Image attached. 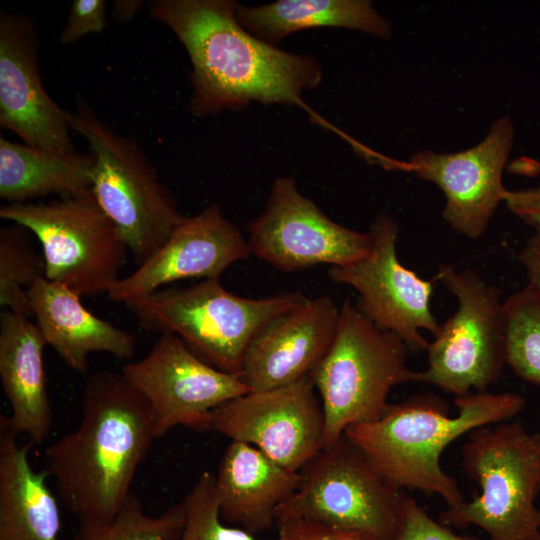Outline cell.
<instances>
[{"instance_id":"6da1fadb","label":"cell","mask_w":540,"mask_h":540,"mask_svg":"<svg viewBox=\"0 0 540 540\" xmlns=\"http://www.w3.org/2000/svg\"><path fill=\"white\" fill-rule=\"evenodd\" d=\"M231 0H156L150 15L168 26L189 55L196 116L239 110L251 102L297 105L311 120L334 129L304 103L302 94L322 79L310 54L281 50L249 33L236 18Z\"/></svg>"},{"instance_id":"7a4b0ae2","label":"cell","mask_w":540,"mask_h":540,"mask_svg":"<svg viewBox=\"0 0 540 540\" xmlns=\"http://www.w3.org/2000/svg\"><path fill=\"white\" fill-rule=\"evenodd\" d=\"M156 439L149 403L121 373L89 375L77 427L45 451L62 504L79 520H111Z\"/></svg>"},{"instance_id":"3957f363","label":"cell","mask_w":540,"mask_h":540,"mask_svg":"<svg viewBox=\"0 0 540 540\" xmlns=\"http://www.w3.org/2000/svg\"><path fill=\"white\" fill-rule=\"evenodd\" d=\"M457 414L432 393L391 404L377 420L350 426L344 436L393 487L440 496L448 508L466 500L454 477L441 466L446 447L473 429L511 420L525 398L515 392H474L455 397Z\"/></svg>"},{"instance_id":"277c9868","label":"cell","mask_w":540,"mask_h":540,"mask_svg":"<svg viewBox=\"0 0 540 540\" xmlns=\"http://www.w3.org/2000/svg\"><path fill=\"white\" fill-rule=\"evenodd\" d=\"M461 466L480 493L442 512V524L477 526L489 540H540V432L511 420L473 429Z\"/></svg>"},{"instance_id":"5b68a950","label":"cell","mask_w":540,"mask_h":540,"mask_svg":"<svg viewBox=\"0 0 540 540\" xmlns=\"http://www.w3.org/2000/svg\"><path fill=\"white\" fill-rule=\"evenodd\" d=\"M307 300L301 292L244 298L213 278L185 288H162L125 306L142 328L176 335L202 360L237 376L255 335Z\"/></svg>"},{"instance_id":"8992f818","label":"cell","mask_w":540,"mask_h":540,"mask_svg":"<svg viewBox=\"0 0 540 540\" xmlns=\"http://www.w3.org/2000/svg\"><path fill=\"white\" fill-rule=\"evenodd\" d=\"M409 349L395 334L368 319L351 300L340 307L335 339L310 377L321 400L324 447L337 443L353 425L379 419L390 407L391 390L419 382L408 365Z\"/></svg>"},{"instance_id":"52a82bcc","label":"cell","mask_w":540,"mask_h":540,"mask_svg":"<svg viewBox=\"0 0 540 540\" xmlns=\"http://www.w3.org/2000/svg\"><path fill=\"white\" fill-rule=\"evenodd\" d=\"M68 122L89 145L94 197L141 264L186 217L135 141L116 133L82 100L68 112Z\"/></svg>"},{"instance_id":"ba28073f","label":"cell","mask_w":540,"mask_h":540,"mask_svg":"<svg viewBox=\"0 0 540 540\" xmlns=\"http://www.w3.org/2000/svg\"><path fill=\"white\" fill-rule=\"evenodd\" d=\"M0 217L32 232L42 247L45 278L80 297L107 294L121 278L129 250L92 190L45 203H9Z\"/></svg>"},{"instance_id":"9c48e42d","label":"cell","mask_w":540,"mask_h":540,"mask_svg":"<svg viewBox=\"0 0 540 540\" xmlns=\"http://www.w3.org/2000/svg\"><path fill=\"white\" fill-rule=\"evenodd\" d=\"M294 493L276 510V524L305 520L395 540L408 497L390 485L345 436L300 471Z\"/></svg>"},{"instance_id":"30bf717a","label":"cell","mask_w":540,"mask_h":540,"mask_svg":"<svg viewBox=\"0 0 540 540\" xmlns=\"http://www.w3.org/2000/svg\"><path fill=\"white\" fill-rule=\"evenodd\" d=\"M436 279L458 306L430 342L427 367L419 371V382L455 397L488 391L506 366L501 290L473 269L441 265Z\"/></svg>"},{"instance_id":"8fae6325","label":"cell","mask_w":540,"mask_h":540,"mask_svg":"<svg viewBox=\"0 0 540 540\" xmlns=\"http://www.w3.org/2000/svg\"><path fill=\"white\" fill-rule=\"evenodd\" d=\"M251 254L293 272L318 264L351 265L372 250L370 232L330 219L298 189L292 177L277 178L264 211L247 226Z\"/></svg>"},{"instance_id":"7c38bea8","label":"cell","mask_w":540,"mask_h":540,"mask_svg":"<svg viewBox=\"0 0 540 540\" xmlns=\"http://www.w3.org/2000/svg\"><path fill=\"white\" fill-rule=\"evenodd\" d=\"M371 252L347 266L331 267L329 278L352 287L359 295L357 307L377 327L398 336L410 352H422L441 324L431 311L433 282L405 267L397 256V222L389 215H377L370 227Z\"/></svg>"},{"instance_id":"4fadbf2b","label":"cell","mask_w":540,"mask_h":540,"mask_svg":"<svg viewBox=\"0 0 540 540\" xmlns=\"http://www.w3.org/2000/svg\"><path fill=\"white\" fill-rule=\"evenodd\" d=\"M121 374L149 403L158 438L177 426L209 431L213 410L251 391L170 333H162L142 359L126 363Z\"/></svg>"},{"instance_id":"5bb4252c","label":"cell","mask_w":540,"mask_h":540,"mask_svg":"<svg viewBox=\"0 0 540 540\" xmlns=\"http://www.w3.org/2000/svg\"><path fill=\"white\" fill-rule=\"evenodd\" d=\"M209 431L247 443L299 472L324 447L325 418L310 375L250 391L211 412Z\"/></svg>"},{"instance_id":"9a60e30c","label":"cell","mask_w":540,"mask_h":540,"mask_svg":"<svg viewBox=\"0 0 540 540\" xmlns=\"http://www.w3.org/2000/svg\"><path fill=\"white\" fill-rule=\"evenodd\" d=\"M515 129L508 116L498 118L484 139L454 153L421 150L405 164L418 178L434 183L445 196L444 221L468 239L487 230L506 188L503 171L512 150Z\"/></svg>"},{"instance_id":"2e32d148","label":"cell","mask_w":540,"mask_h":540,"mask_svg":"<svg viewBox=\"0 0 540 540\" xmlns=\"http://www.w3.org/2000/svg\"><path fill=\"white\" fill-rule=\"evenodd\" d=\"M0 124L28 145L58 154L76 152L68 112L41 82L35 26L8 12L0 16Z\"/></svg>"},{"instance_id":"e0dca14e","label":"cell","mask_w":540,"mask_h":540,"mask_svg":"<svg viewBox=\"0 0 540 540\" xmlns=\"http://www.w3.org/2000/svg\"><path fill=\"white\" fill-rule=\"evenodd\" d=\"M251 254L247 240L217 204L185 220L149 258L121 277L107 297L124 305L188 278L213 279Z\"/></svg>"},{"instance_id":"ac0fdd59","label":"cell","mask_w":540,"mask_h":540,"mask_svg":"<svg viewBox=\"0 0 540 540\" xmlns=\"http://www.w3.org/2000/svg\"><path fill=\"white\" fill-rule=\"evenodd\" d=\"M339 317L328 296L278 316L252 339L237 377L251 391H263L310 375L332 346Z\"/></svg>"},{"instance_id":"d6986e66","label":"cell","mask_w":540,"mask_h":540,"mask_svg":"<svg viewBox=\"0 0 540 540\" xmlns=\"http://www.w3.org/2000/svg\"><path fill=\"white\" fill-rule=\"evenodd\" d=\"M47 345L29 316L2 309L0 314V379L10 414L11 430L32 444L46 440L53 425L44 366Z\"/></svg>"},{"instance_id":"ffe728a7","label":"cell","mask_w":540,"mask_h":540,"mask_svg":"<svg viewBox=\"0 0 540 540\" xmlns=\"http://www.w3.org/2000/svg\"><path fill=\"white\" fill-rule=\"evenodd\" d=\"M300 472L287 469L252 445L231 441L215 475L225 523L256 535L276 524V510L297 489Z\"/></svg>"},{"instance_id":"44dd1931","label":"cell","mask_w":540,"mask_h":540,"mask_svg":"<svg viewBox=\"0 0 540 540\" xmlns=\"http://www.w3.org/2000/svg\"><path fill=\"white\" fill-rule=\"evenodd\" d=\"M27 295L47 345L74 371L87 372L91 353L104 352L120 360L134 356L135 335L91 313L68 288L43 277Z\"/></svg>"},{"instance_id":"7402d4cb","label":"cell","mask_w":540,"mask_h":540,"mask_svg":"<svg viewBox=\"0 0 540 540\" xmlns=\"http://www.w3.org/2000/svg\"><path fill=\"white\" fill-rule=\"evenodd\" d=\"M18 435L0 416V540H58L61 513L47 484L49 473L30 462L31 442Z\"/></svg>"},{"instance_id":"603a6c76","label":"cell","mask_w":540,"mask_h":540,"mask_svg":"<svg viewBox=\"0 0 540 540\" xmlns=\"http://www.w3.org/2000/svg\"><path fill=\"white\" fill-rule=\"evenodd\" d=\"M236 18L249 33L275 45L291 33L318 27L358 30L389 39L391 23L366 0H279L237 5Z\"/></svg>"},{"instance_id":"cb8c5ba5","label":"cell","mask_w":540,"mask_h":540,"mask_svg":"<svg viewBox=\"0 0 540 540\" xmlns=\"http://www.w3.org/2000/svg\"><path fill=\"white\" fill-rule=\"evenodd\" d=\"M93 158L58 154L0 138V197L24 203L47 195L67 197L92 190Z\"/></svg>"},{"instance_id":"d4e9b609","label":"cell","mask_w":540,"mask_h":540,"mask_svg":"<svg viewBox=\"0 0 540 540\" xmlns=\"http://www.w3.org/2000/svg\"><path fill=\"white\" fill-rule=\"evenodd\" d=\"M504 317L506 366L540 387V291L527 282L504 300Z\"/></svg>"},{"instance_id":"484cf974","label":"cell","mask_w":540,"mask_h":540,"mask_svg":"<svg viewBox=\"0 0 540 540\" xmlns=\"http://www.w3.org/2000/svg\"><path fill=\"white\" fill-rule=\"evenodd\" d=\"M184 523L181 502L153 516L131 493L111 520H79L73 540H176Z\"/></svg>"},{"instance_id":"4316f807","label":"cell","mask_w":540,"mask_h":540,"mask_svg":"<svg viewBox=\"0 0 540 540\" xmlns=\"http://www.w3.org/2000/svg\"><path fill=\"white\" fill-rule=\"evenodd\" d=\"M27 229L14 224L0 230V305L32 316L27 290L45 277V263L25 235Z\"/></svg>"},{"instance_id":"83f0119b","label":"cell","mask_w":540,"mask_h":540,"mask_svg":"<svg viewBox=\"0 0 540 540\" xmlns=\"http://www.w3.org/2000/svg\"><path fill=\"white\" fill-rule=\"evenodd\" d=\"M181 503L185 523L176 540H255V535L222 520L211 472L199 475Z\"/></svg>"},{"instance_id":"f1b7e54d","label":"cell","mask_w":540,"mask_h":540,"mask_svg":"<svg viewBox=\"0 0 540 540\" xmlns=\"http://www.w3.org/2000/svg\"><path fill=\"white\" fill-rule=\"evenodd\" d=\"M106 26V2L104 0H74L69 8L66 25L59 41L71 44L89 33H100Z\"/></svg>"},{"instance_id":"f546056e","label":"cell","mask_w":540,"mask_h":540,"mask_svg":"<svg viewBox=\"0 0 540 540\" xmlns=\"http://www.w3.org/2000/svg\"><path fill=\"white\" fill-rule=\"evenodd\" d=\"M395 540H475L453 533L437 522L411 497H408L404 519Z\"/></svg>"},{"instance_id":"4dcf8cb0","label":"cell","mask_w":540,"mask_h":540,"mask_svg":"<svg viewBox=\"0 0 540 540\" xmlns=\"http://www.w3.org/2000/svg\"><path fill=\"white\" fill-rule=\"evenodd\" d=\"M276 540H379L369 534L324 523L291 520L276 525Z\"/></svg>"},{"instance_id":"1f68e13d","label":"cell","mask_w":540,"mask_h":540,"mask_svg":"<svg viewBox=\"0 0 540 540\" xmlns=\"http://www.w3.org/2000/svg\"><path fill=\"white\" fill-rule=\"evenodd\" d=\"M518 219L534 229H540V184L532 187L507 189L504 202Z\"/></svg>"},{"instance_id":"d6a6232c","label":"cell","mask_w":540,"mask_h":540,"mask_svg":"<svg viewBox=\"0 0 540 540\" xmlns=\"http://www.w3.org/2000/svg\"><path fill=\"white\" fill-rule=\"evenodd\" d=\"M527 282L540 291V229H534L517 255Z\"/></svg>"},{"instance_id":"836d02e7","label":"cell","mask_w":540,"mask_h":540,"mask_svg":"<svg viewBox=\"0 0 540 540\" xmlns=\"http://www.w3.org/2000/svg\"><path fill=\"white\" fill-rule=\"evenodd\" d=\"M143 1L117 0L113 3V15L119 21H129L142 9Z\"/></svg>"}]
</instances>
